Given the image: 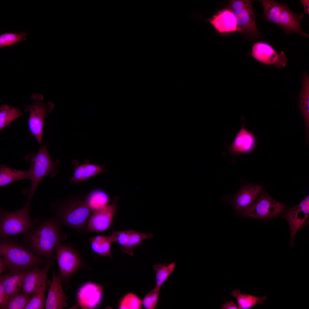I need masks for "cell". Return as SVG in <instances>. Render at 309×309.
<instances>
[{
	"label": "cell",
	"instance_id": "obj_4",
	"mask_svg": "<svg viewBox=\"0 0 309 309\" xmlns=\"http://www.w3.org/2000/svg\"><path fill=\"white\" fill-rule=\"evenodd\" d=\"M31 202L27 201L23 208L15 211L0 209V239L8 238L16 235L24 236L34 228L35 221L30 217Z\"/></svg>",
	"mask_w": 309,
	"mask_h": 309
},
{
	"label": "cell",
	"instance_id": "obj_16",
	"mask_svg": "<svg viewBox=\"0 0 309 309\" xmlns=\"http://www.w3.org/2000/svg\"><path fill=\"white\" fill-rule=\"evenodd\" d=\"M53 278L45 302L46 309H61L68 306V297L65 294L61 284V279L54 271Z\"/></svg>",
	"mask_w": 309,
	"mask_h": 309
},
{
	"label": "cell",
	"instance_id": "obj_24",
	"mask_svg": "<svg viewBox=\"0 0 309 309\" xmlns=\"http://www.w3.org/2000/svg\"><path fill=\"white\" fill-rule=\"evenodd\" d=\"M89 241L94 252L103 256H111V248L112 243L114 242L111 235H98L90 238Z\"/></svg>",
	"mask_w": 309,
	"mask_h": 309
},
{
	"label": "cell",
	"instance_id": "obj_34",
	"mask_svg": "<svg viewBox=\"0 0 309 309\" xmlns=\"http://www.w3.org/2000/svg\"><path fill=\"white\" fill-rule=\"evenodd\" d=\"M45 290L33 295L24 309H43L45 308Z\"/></svg>",
	"mask_w": 309,
	"mask_h": 309
},
{
	"label": "cell",
	"instance_id": "obj_17",
	"mask_svg": "<svg viewBox=\"0 0 309 309\" xmlns=\"http://www.w3.org/2000/svg\"><path fill=\"white\" fill-rule=\"evenodd\" d=\"M304 17V14H296L286 6L283 5L280 18L279 25L287 33H298L302 36L308 37L309 35L302 30L300 22Z\"/></svg>",
	"mask_w": 309,
	"mask_h": 309
},
{
	"label": "cell",
	"instance_id": "obj_32",
	"mask_svg": "<svg viewBox=\"0 0 309 309\" xmlns=\"http://www.w3.org/2000/svg\"><path fill=\"white\" fill-rule=\"evenodd\" d=\"M142 306V300L135 294L129 293L122 298L118 308L120 309H140Z\"/></svg>",
	"mask_w": 309,
	"mask_h": 309
},
{
	"label": "cell",
	"instance_id": "obj_3",
	"mask_svg": "<svg viewBox=\"0 0 309 309\" xmlns=\"http://www.w3.org/2000/svg\"><path fill=\"white\" fill-rule=\"evenodd\" d=\"M24 159L30 163L28 170L31 185L29 188L23 190V193L27 196V201H31L42 179L47 175L54 177L57 174V167L60 161L58 160L52 161L46 145L41 147L36 153L29 152Z\"/></svg>",
	"mask_w": 309,
	"mask_h": 309
},
{
	"label": "cell",
	"instance_id": "obj_40",
	"mask_svg": "<svg viewBox=\"0 0 309 309\" xmlns=\"http://www.w3.org/2000/svg\"><path fill=\"white\" fill-rule=\"evenodd\" d=\"M304 8V10L305 12L309 14V1L308 0H300Z\"/></svg>",
	"mask_w": 309,
	"mask_h": 309
},
{
	"label": "cell",
	"instance_id": "obj_1",
	"mask_svg": "<svg viewBox=\"0 0 309 309\" xmlns=\"http://www.w3.org/2000/svg\"><path fill=\"white\" fill-rule=\"evenodd\" d=\"M34 220V228L23 236L24 246L41 258L53 260L57 243L66 238L61 231L59 222L55 217Z\"/></svg>",
	"mask_w": 309,
	"mask_h": 309
},
{
	"label": "cell",
	"instance_id": "obj_15",
	"mask_svg": "<svg viewBox=\"0 0 309 309\" xmlns=\"http://www.w3.org/2000/svg\"><path fill=\"white\" fill-rule=\"evenodd\" d=\"M241 119L242 126L228 148L229 152L233 155L250 152L254 148L257 142L255 135L245 128V119Z\"/></svg>",
	"mask_w": 309,
	"mask_h": 309
},
{
	"label": "cell",
	"instance_id": "obj_26",
	"mask_svg": "<svg viewBox=\"0 0 309 309\" xmlns=\"http://www.w3.org/2000/svg\"><path fill=\"white\" fill-rule=\"evenodd\" d=\"M233 297L237 301L239 309H248L258 304L263 305L267 299V297L264 296L258 297L252 295L241 293L239 290H235L232 292Z\"/></svg>",
	"mask_w": 309,
	"mask_h": 309
},
{
	"label": "cell",
	"instance_id": "obj_12",
	"mask_svg": "<svg viewBox=\"0 0 309 309\" xmlns=\"http://www.w3.org/2000/svg\"><path fill=\"white\" fill-rule=\"evenodd\" d=\"M252 56L258 61L266 65H272L276 68L285 67L287 64V59L284 52L278 54L269 44L259 42L253 45Z\"/></svg>",
	"mask_w": 309,
	"mask_h": 309
},
{
	"label": "cell",
	"instance_id": "obj_5",
	"mask_svg": "<svg viewBox=\"0 0 309 309\" xmlns=\"http://www.w3.org/2000/svg\"><path fill=\"white\" fill-rule=\"evenodd\" d=\"M31 104L24 105L25 111L29 112L28 126L32 135L39 144L42 142L44 122L48 115L53 110L54 105L52 102L45 103L41 94H33L31 96Z\"/></svg>",
	"mask_w": 309,
	"mask_h": 309
},
{
	"label": "cell",
	"instance_id": "obj_11",
	"mask_svg": "<svg viewBox=\"0 0 309 309\" xmlns=\"http://www.w3.org/2000/svg\"><path fill=\"white\" fill-rule=\"evenodd\" d=\"M309 215V195L297 205L289 209L282 215L290 226V245L292 247L294 245V239L297 231L306 223Z\"/></svg>",
	"mask_w": 309,
	"mask_h": 309
},
{
	"label": "cell",
	"instance_id": "obj_2",
	"mask_svg": "<svg viewBox=\"0 0 309 309\" xmlns=\"http://www.w3.org/2000/svg\"><path fill=\"white\" fill-rule=\"evenodd\" d=\"M0 255L7 262L9 272L43 267L47 260L35 254L11 238L0 239Z\"/></svg>",
	"mask_w": 309,
	"mask_h": 309
},
{
	"label": "cell",
	"instance_id": "obj_7",
	"mask_svg": "<svg viewBox=\"0 0 309 309\" xmlns=\"http://www.w3.org/2000/svg\"><path fill=\"white\" fill-rule=\"evenodd\" d=\"M286 208L285 205L276 201L267 193L263 192L260 193L252 205L239 214L244 217L265 219L279 215Z\"/></svg>",
	"mask_w": 309,
	"mask_h": 309
},
{
	"label": "cell",
	"instance_id": "obj_14",
	"mask_svg": "<svg viewBox=\"0 0 309 309\" xmlns=\"http://www.w3.org/2000/svg\"><path fill=\"white\" fill-rule=\"evenodd\" d=\"M103 288L91 282L82 286L78 291L77 303L82 309H92L100 303L102 298Z\"/></svg>",
	"mask_w": 309,
	"mask_h": 309
},
{
	"label": "cell",
	"instance_id": "obj_29",
	"mask_svg": "<svg viewBox=\"0 0 309 309\" xmlns=\"http://www.w3.org/2000/svg\"><path fill=\"white\" fill-rule=\"evenodd\" d=\"M263 7L264 14L270 21L278 25L283 5L273 0H261Z\"/></svg>",
	"mask_w": 309,
	"mask_h": 309
},
{
	"label": "cell",
	"instance_id": "obj_19",
	"mask_svg": "<svg viewBox=\"0 0 309 309\" xmlns=\"http://www.w3.org/2000/svg\"><path fill=\"white\" fill-rule=\"evenodd\" d=\"M209 21L220 33L238 31L236 18L230 9L219 11L209 19Z\"/></svg>",
	"mask_w": 309,
	"mask_h": 309
},
{
	"label": "cell",
	"instance_id": "obj_39",
	"mask_svg": "<svg viewBox=\"0 0 309 309\" xmlns=\"http://www.w3.org/2000/svg\"><path fill=\"white\" fill-rule=\"evenodd\" d=\"M8 265L6 261L2 257H0V274L5 270H8Z\"/></svg>",
	"mask_w": 309,
	"mask_h": 309
},
{
	"label": "cell",
	"instance_id": "obj_30",
	"mask_svg": "<svg viewBox=\"0 0 309 309\" xmlns=\"http://www.w3.org/2000/svg\"><path fill=\"white\" fill-rule=\"evenodd\" d=\"M176 266L174 262L167 264L157 263L153 265V268L156 272L155 288L160 290L162 286L174 271Z\"/></svg>",
	"mask_w": 309,
	"mask_h": 309
},
{
	"label": "cell",
	"instance_id": "obj_18",
	"mask_svg": "<svg viewBox=\"0 0 309 309\" xmlns=\"http://www.w3.org/2000/svg\"><path fill=\"white\" fill-rule=\"evenodd\" d=\"M30 269L23 271H13L6 274L0 275V283L4 287L9 301L21 289L24 278Z\"/></svg>",
	"mask_w": 309,
	"mask_h": 309
},
{
	"label": "cell",
	"instance_id": "obj_28",
	"mask_svg": "<svg viewBox=\"0 0 309 309\" xmlns=\"http://www.w3.org/2000/svg\"><path fill=\"white\" fill-rule=\"evenodd\" d=\"M22 114L23 113L17 107L6 104L2 105L0 108V130H3Z\"/></svg>",
	"mask_w": 309,
	"mask_h": 309
},
{
	"label": "cell",
	"instance_id": "obj_21",
	"mask_svg": "<svg viewBox=\"0 0 309 309\" xmlns=\"http://www.w3.org/2000/svg\"><path fill=\"white\" fill-rule=\"evenodd\" d=\"M299 110L304 121L306 142L309 140V76L308 73H303L302 87L298 96Z\"/></svg>",
	"mask_w": 309,
	"mask_h": 309
},
{
	"label": "cell",
	"instance_id": "obj_6",
	"mask_svg": "<svg viewBox=\"0 0 309 309\" xmlns=\"http://www.w3.org/2000/svg\"><path fill=\"white\" fill-rule=\"evenodd\" d=\"M92 212L85 200L76 199L60 205L56 213V219L63 225L79 229L84 226Z\"/></svg>",
	"mask_w": 309,
	"mask_h": 309
},
{
	"label": "cell",
	"instance_id": "obj_35",
	"mask_svg": "<svg viewBox=\"0 0 309 309\" xmlns=\"http://www.w3.org/2000/svg\"><path fill=\"white\" fill-rule=\"evenodd\" d=\"M160 290L154 288L142 300V305L146 309H154L157 303Z\"/></svg>",
	"mask_w": 309,
	"mask_h": 309
},
{
	"label": "cell",
	"instance_id": "obj_27",
	"mask_svg": "<svg viewBox=\"0 0 309 309\" xmlns=\"http://www.w3.org/2000/svg\"><path fill=\"white\" fill-rule=\"evenodd\" d=\"M85 201L93 211L108 205L109 197L107 193L104 191L96 189L89 193Z\"/></svg>",
	"mask_w": 309,
	"mask_h": 309
},
{
	"label": "cell",
	"instance_id": "obj_31",
	"mask_svg": "<svg viewBox=\"0 0 309 309\" xmlns=\"http://www.w3.org/2000/svg\"><path fill=\"white\" fill-rule=\"evenodd\" d=\"M27 34V33L23 32L3 33L0 35V47L16 45L19 41H25Z\"/></svg>",
	"mask_w": 309,
	"mask_h": 309
},
{
	"label": "cell",
	"instance_id": "obj_36",
	"mask_svg": "<svg viewBox=\"0 0 309 309\" xmlns=\"http://www.w3.org/2000/svg\"><path fill=\"white\" fill-rule=\"evenodd\" d=\"M229 9L231 11H237L252 6L251 1L248 0H233L230 4Z\"/></svg>",
	"mask_w": 309,
	"mask_h": 309
},
{
	"label": "cell",
	"instance_id": "obj_37",
	"mask_svg": "<svg viewBox=\"0 0 309 309\" xmlns=\"http://www.w3.org/2000/svg\"><path fill=\"white\" fill-rule=\"evenodd\" d=\"M9 302L7 295L2 284L0 283V309H5Z\"/></svg>",
	"mask_w": 309,
	"mask_h": 309
},
{
	"label": "cell",
	"instance_id": "obj_8",
	"mask_svg": "<svg viewBox=\"0 0 309 309\" xmlns=\"http://www.w3.org/2000/svg\"><path fill=\"white\" fill-rule=\"evenodd\" d=\"M55 258L60 271V278L67 280L83 265L77 251L72 247L60 242L55 248Z\"/></svg>",
	"mask_w": 309,
	"mask_h": 309
},
{
	"label": "cell",
	"instance_id": "obj_38",
	"mask_svg": "<svg viewBox=\"0 0 309 309\" xmlns=\"http://www.w3.org/2000/svg\"><path fill=\"white\" fill-rule=\"evenodd\" d=\"M222 309H239L236 304L233 301H227L224 303L221 307Z\"/></svg>",
	"mask_w": 309,
	"mask_h": 309
},
{
	"label": "cell",
	"instance_id": "obj_22",
	"mask_svg": "<svg viewBox=\"0 0 309 309\" xmlns=\"http://www.w3.org/2000/svg\"><path fill=\"white\" fill-rule=\"evenodd\" d=\"M107 171L103 165H98L90 163L80 165L75 167L70 181L72 183H76L100 173Z\"/></svg>",
	"mask_w": 309,
	"mask_h": 309
},
{
	"label": "cell",
	"instance_id": "obj_20",
	"mask_svg": "<svg viewBox=\"0 0 309 309\" xmlns=\"http://www.w3.org/2000/svg\"><path fill=\"white\" fill-rule=\"evenodd\" d=\"M231 11L236 19L238 31L254 35L258 33L252 6Z\"/></svg>",
	"mask_w": 309,
	"mask_h": 309
},
{
	"label": "cell",
	"instance_id": "obj_25",
	"mask_svg": "<svg viewBox=\"0 0 309 309\" xmlns=\"http://www.w3.org/2000/svg\"><path fill=\"white\" fill-rule=\"evenodd\" d=\"M111 235L114 242L119 244L123 252L131 256L133 255L135 247L131 235V229L120 231L114 230Z\"/></svg>",
	"mask_w": 309,
	"mask_h": 309
},
{
	"label": "cell",
	"instance_id": "obj_23",
	"mask_svg": "<svg viewBox=\"0 0 309 309\" xmlns=\"http://www.w3.org/2000/svg\"><path fill=\"white\" fill-rule=\"evenodd\" d=\"M29 170L23 171L16 169L6 165L0 166V186H3L15 181L29 179Z\"/></svg>",
	"mask_w": 309,
	"mask_h": 309
},
{
	"label": "cell",
	"instance_id": "obj_9",
	"mask_svg": "<svg viewBox=\"0 0 309 309\" xmlns=\"http://www.w3.org/2000/svg\"><path fill=\"white\" fill-rule=\"evenodd\" d=\"M54 265L53 260H47L44 266H35L30 269L23 280L21 291L33 296L39 292L46 290L47 274Z\"/></svg>",
	"mask_w": 309,
	"mask_h": 309
},
{
	"label": "cell",
	"instance_id": "obj_13",
	"mask_svg": "<svg viewBox=\"0 0 309 309\" xmlns=\"http://www.w3.org/2000/svg\"><path fill=\"white\" fill-rule=\"evenodd\" d=\"M262 187L255 185H247L241 187L230 199V204L234 211L239 214L250 207L260 194Z\"/></svg>",
	"mask_w": 309,
	"mask_h": 309
},
{
	"label": "cell",
	"instance_id": "obj_10",
	"mask_svg": "<svg viewBox=\"0 0 309 309\" xmlns=\"http://www.w3.org/2000/svg\"><path fill=\"white\" fill-rule=\"evenodd\" d=\"M118 197H115L111 204L93 211L87 223L88 231L101 232L110 227L118 208Z\"/></svg>",
	"mask_w": 309,
	"mask_h": 309
},
{
	"label": "cell",
	"instance_id": "obj_33",
	"mask_svg": "<svg viewBox=\"0 0 309 309\" xmlns=\"http://www.w3.org/2000/svg\"><path fill=\"white\" fill-rule=\"evenodd\" d=\"M32 296L19 291L10 300L5 309H24Z\"/></svg>",
	"mask_w": 309,
	"mask_h": 309
}]
</instances>
